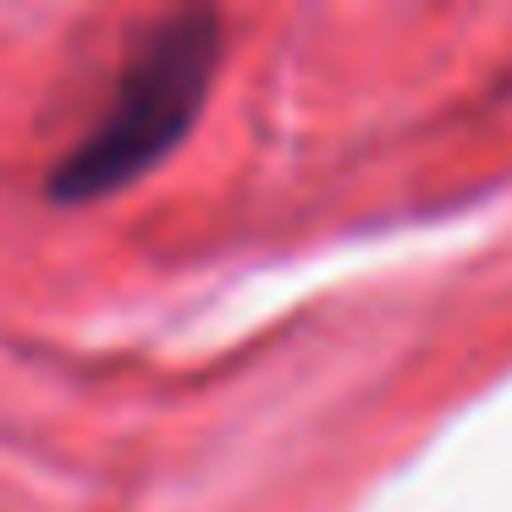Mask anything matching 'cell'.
<instances>
[{
    "label": "cell",
    "mask_w": 512,
    "mask_h": 512,
    "mask_svg": "<svg viewBox=\"0 0 512 512\" xmlns=\"http://www.w3.org/2000/svg\"><path fill=\"white\" fill-rule=\"evenodd\" d=\"M221 61V17L171 12L138 34L127 61L116 67L100 111L89 116L72 149L50 166V193L67 204L105 199L138 182L149 166L188 138Z\"/></svg>",
    "instance_id": "cell-1"
}]
</instances>
